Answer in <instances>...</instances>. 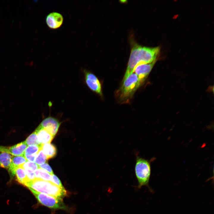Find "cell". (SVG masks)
I'll return each instance as SVG.
<instances>
[{
    "mask_svg": "<svg viewBox=\"0 0 214 214\" xmlns=\"http://www.w3.org/2000/svg\"><path fill=\"white\" fill-rule=\"evenodd\" d=\"M159 47H148L135 42L131 43L130 53L126 70L123 79L133 73L136 65L139 63H149L156 62L160 52Z\"/></svg>",
    "mask_w": 214,
    "mask_h": 214,
    "instance_id": "6da1fadb",
    "label": "cell"
},
{
    "mask_svg": "<svg viewBox=\"0 0 214 214\" xmlns=\"http://www.w3.org/2000/svg\"><path fill=\"white\" fill-rule=\"evenodd\" d=\"M143 83L134 73L129 75L122 80L120 86L115 93L118 101L122 104L129 103Z\"/></svg>",
    "mask_w": 214,
    "mask_h": 214,
    "instance_id": "7a4b0ae2",
    "label": "cell"
},
{
    "mask_svg": "<svg viewBox=\"0 0 214 214\" xmlns=\"http://www.w3.org/2000/svg\"><path fill=\"white\" fill-rule=\"evenodd\" d=\"M38 192L62 199L67 194L64 188L59 187L50 181L35 179L27 187Z\"/></svg>",
    "mask_w": 214,
    "mask_h": 214,
    "instance_id": "3957f363",
    "label": "cell"
},
{
    "mask_svg": "<svg viewBox=\"0 0 214 214\" xmlns=\"http://www.w3.org/2000/svg\"><path fill=\"white\" fill-rule=\"evenodd\" d=\"M135 154L134 171L138 183V188H140L144 186L148 187L151 173L150 162L139 156L137 153Z\"/></svg>",
    "mask_w": 214,
    "mask_h": 214,
    "instance_id": "277c9868",
    "label": "cell"
},
{
    "mask_svg": "<svg viewBox=\"0 0 214 214\" xmlns=\"http://www.w3.org/2000/svg\"><path fill=\"white\" fill-rule=\"evenodd\" d=\"M38 202L49 208L55 209H67L62 199L37 192L29 188Z\"/></svg>",
    "mask_w": 214,
    "mask_h": 214,
    "instance_id": "5b68a950",
    "label": "cell"
},
{
    "mask_svg": "<svg viewBox=\"0 0 214 214\" xmlns=\"http://www.w3.org/2000/svg\"><path fill=\"white\" fill-rule=\"evenodd\" d=\"M84 80L86 85L92 91L102 97L101 84L97 77L91 71L86 69L83 70Z\"/></svg>",
    "mask_w": 214,
    "mask_h": 214,
    "instance_id": "8992f818",
    "label": "cell"
},
{
    "mask_svg": "<svg viewBox=\"0 0 214 214\" xmlns=\"http://www.w3.org/2000/svg\"><path fill=\"white\" fill-rule=\"evenodd\" d=\"M60 124L61 123L57 119L49 116L44 119L38 126L45 129L55 136Z\"/></svg>",
    "mask_w": 214,
    "mask_h": 214,
    "instance_id": "52a82bcc",
    "label": "cell"
},
{
    "mask_svg": "<svg viewBox=\"0 0 214 214\" xmlns=\"http://www.w3.org/2000/svg\"><path fill=\"white\" fill-rule=\"evenodd\" d=\"M27 146L25 141L10 147L0 146V152H6L13 156L23 155Z\"/></svg>",
    "mask_w": 214,
    "mask_h": 214,
    "instance_id": "ba28073f",
    "label": "cell"
},
{
    "mask_svg": "<svg viewBox=\"0 0 214 214\" xmlns=\"http://www.w3.org/2000/svg\"><path fill=\"white\" fill-rule=\"evenodd\" d=\"M155 62L149 63H139L135 67L133 72L143 82L151 71Z\"/></svg>",
    "mask_w": 214,
    "mask_h": 214,
    "instance_id": "9c48e42d",
    "label": "cell"
},
{
    "mask_svg": "<svg viewBox=\"0 0 214 214\" xmlns=\"http://www.w3.org/2000/svg\"><path fill=\"white\" fill-rule=\"evenodd\" d=\"M63 21L62 15L60 13L53 12L50 13L46 16V22L50 29H56L60 27Z\"/></svg>",
    "mask_w": 214,
    "mask_h": 214,
    "instance_id": "30bf717a",
    "label": "cell"
},
{
    "mask_svg": "<svg viewBox=\"0 0 214 214\" xmlns=\"http://www.w3.org/2000/svg\"><path fill=\"white\" fill-rule=\"evenodd\" d=\"M34 131L37 134L38 141L41 144L50 143L54 137L46 129L39 126Z\"/></svg>",
    "mask_w": 214,
    "mask_h": 214,
    "instance_id": "8fae6325",
    "label": "cell"
},
{
    "mask_svg": "<svg viewBox=\"0 0 214 214\" xmlns=\"http://www.w3.org/2000/svg\"><path fill=\"white\" fill-rule=\"evenodd\" d=\"M42 149V145L28 146L26 148L24 156L28 161L34 162L36 157Z\"/></svg>",
    "mask_w": 214,
    "mask_h": 214,
    "instance_id": "7c38bea8",
    "label": "cell"
},
{
    "mask_svg": "<svg viewBox=\"0 0 214 214\" xmlns=\"http://www.w3.org/2000/svg\"><path fill=\"white\" fill-rule=\"evenodd\" d=\"M27 160L23 155L20 156H13L11 164L8 169L12 176L15 175V171L16 169L22 166Z\"/></svg>",
    "mask_w": 214,
    "mask_h": 214,
    "instance_id": "4fadbf2b",
    "label": "cell"
},
{
    "mask_svg": "<svg viewBox=\"0 0 214 214\" xmlns=\"http://www.w3.org/2000/svg\"><path fill=\"white\" fill-rule=\"evenodd\" d=\"M15 175L17 181L20 183L27 187L30 182L28 180L25 170L21 166L17 168L15 171Z\"/></svg>",
    "mask_w": 214,
    "mask_h": 214,
    "instance_id": "5bb4252c",
    "label": "cell"
},
{
    "mask_svg": "<svg viewBox=\"0 0 214 214\" xmlns=\"http://www.w3.org/2000/svg\"><path fill=\"white\" fill-rule=\"evenodd\" d=\"M42 150L48 159L54 158L57 154L56 147L50 143L42 144Z\"/></svg>",
    "mask_w": 214,
    "mask_h": 214,
    "instance_id": "9a60e30c",
    "label": "cell"
},
{
    "mask_svg": "<svg viewBox=\"0 0 214 214\" xmlns=\"http://www.w3.org/2000/svg\"><path fill=\"white\" fill-rule=\"evenodd\" d=\"M13 156L5 152L0 153V167L8 169L11 164Z\"/></svg>",
    "mask_w": 214,
    "mask_h": 214,
    "instance_id": "2e32d148",
    "label": "cell"
},
{
    "mask_svg": "<svg viewBox=\"0 0 214 214\" xmlns=\"http://www.w3.org/2000/svg\"><path fill=\"white\" fill-rule=\"evenodd\" d=\"M35 179H39L44 181H50L51 174L45 170L39 168L34 172Z\"/></svg>",
    "mask_w": 214,
    "mask_h": 214,
    "instance_id": "e0dca14e",
    "label": "cell"
},
{
    "mask_svg": "<svg viewBox=\"0 0 214 214\" xmlns=\"http://www.w3.org/2000/svg\"><path fill=\"white\" fill-rule=\"evenodd\" d=\"M24 141L28 146L42 145L39 142L37 134L34 131Z\"/></svg>",
    "mask_w": 214,
    "mask_h": 214,
    "instance_id": "ac0fdd59",
    "label": "cell"
},
{
    "mask_svg": "<svg viewBox=\"0 0 214 214\" xmlns=\"http://www.w3.org/2000/svg\"><path fill=\"white\" fill-rule=\"evenodd\" d=\"M48 160L47 157L41 149L37 155L34 162L39 166L46 163Z\"/></svg>",
    "mask_w": 214,
    "mask_h": 214,
    "instance_id": "d6986e66",
    "label": "cell"
},
{
    "mask_svg": "<svg viewBox=\"0 0 214 214\" xmlns=\"http://www.w3.org/2000/svg\"><path fill=\"white\" fill-rule=\"evenodd\" d=\"M21 166L24 169H28L34 172L39 168V166L34 162L28 161Z\"/></svg>",
    "mask_w": 214,
    "mask_h": 214,
    "instance_id": "ffe728a7",
    "label": "cell"
},
{
    "mask_svg": "<svg viewBox=\"0 0 214 214\" xmlns=\"http://www.w3.org/2000/svg\"><path fill=\"white\" fill-rule=\"evenodd\" d=\"M50 182L59 187L64 188L59 178L54 174L51 175Z\"/></svg>",
    "mask_w": 214,
    "mask_h": 214,
    "instance_id": "44dd1931",
    "label": "cell"
},
{
    "mask_svg": "<svg viewBox=\"0 0 214 214\" xmlns=\"http://www.w3.org/2000/svg\"><path fill=\"white\" fill-rule=\"evenodd\" d=\"M39 168L45 170L51 175L54 174L52 168L47 162L39 165Z\"/></svg>",
    "mask_w": 214,
    "mask_h": 214,
    "instance_id": "7402d4cb",
    "label": "cell"
}]
</instances>
